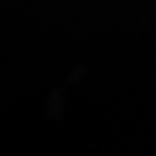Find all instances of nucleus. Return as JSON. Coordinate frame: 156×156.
Wrapping results in <instances>:
<instances>
[]
</instances>
